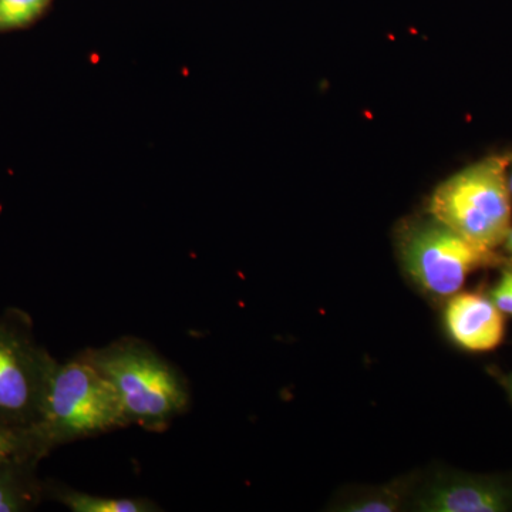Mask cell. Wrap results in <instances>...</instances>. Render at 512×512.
<instances>
[{
    "label": "cell",
    "instance_id": "cell-14",
    "mask_svg": "<svg viewBox=\"0 0 512 512\" xmlns=\"http://www.w3.org/2000/svg\"><path fill=\"white\" fill-rule=\"evenodd\" d=\"M505 247H507L508 251L512 254V227L510 229V232H508L507 238H505L504 241Z\"/></svg>",
    "mask_w": 512,
    "mask_h": 512
},
{
    "label": "cell",
    "instance_id": "cell-11",
    "mask_svg": "<svg viewBox=\"0 0 512 512\" xmlns=\"http://www.w3.org/2000/svg\"><path fill=\"white\" fill-rule=\"evenodd\" d=\"M18 457L35 458L40 461L33 453L26 431L0 429V463Z\"/></svg>",
    "mask_w": 512,
    "mask_h": 512
},
{
    "label": "cell",
    "instance_id": "cell-3",
    "mask_svg": "<svg viewBox=\"0 0 512 512\" xmlns=\"http://www.w3.org/2000/svg\"><path fill=\"white\" fill-rule=\"evenodd\" d=\"M511 163L512 154H495L451 175L433 192V220L477 247H500L512 227Z\"/></svg>",
    "mask_w": 512,
    "mask_h": 512
},
{
    "label": "cell",
    "instance_id": "cell-16",
    "mask_svg": "<svg viewBox=\"0 0 512 512\" xmlns=\"http://www.w3.org/2000/svg\"><path fill=\"white\" fill-rule=\"evenodd\" d=\"M511 167H512V163H511Z\"/></svg>",
    "mask_w": 512,
    "mask_h": 512
},
{
    "label": "cell",
    "instance_id": "cell-9",
    "mask_svg": "<svg viewBox=\"0 0 512 512\" xmlns=\"http://www.w3.org/2000/svg\"><path fill=\"white\" fill-rule=\"evenodd\" d=\"M45 494L73 512H156V503L146 498H113L82 493L64 485L45 484Z\"/></svg>",
    "mask_w": 512,
    "mask_h": 512
},
{
    "label": "cell",
    "instance_id": "cell-12",
    "mask_svg": "<svg viewBox=\"0 0 512 512\" xmlns=\"http://www.w3.org/2000/svg\"><path fill=\"white\" fill-rule=\"evenodd\" d=\"M397 510V503L390 495H376V497L363 498L346 508L353 512H393Z\"/></svg>",
    "mask_w": 512,
    "mask_h": 512
},
{
    "label": "cell",
    "instance_id": "cell-2",
    "mask_svg": "<svg viewBox=\"0 0 512 512\" xmlns=\"http://www.w3.org/2000/svg\"><path fill=\"white\" fill-rule=\"evenodd\" d=\"M82 353L114 387L130 424L161 431L190 409L184 373L144 340L121 338Z\"/></svg>",
    "mask_w": 512,
    "mask_h": 512
},
{
    "label": "cell",
    "instance_id": "cell-5",
    "mask_svg": "<svg viewBox=\"0 0 512 512\" xmlns=\"http://www.w3.org/2000/svg\"><path fill=\"white\" fill-rule=\"evenodd\" d=\"M402 258L414 281L434 295H456L468 275L494 265L497 255L477 247L439 221L421 222L402 239Z\"/></svg>",
    "mask_w": 512,
    "mask_h": 512
},
{
    "label": "cell",
    "instance_id": "cell-15",
    "mask_svg": "<svg viewBox=\"0 0 512 512\" xmlns=\"http://www.w3.org/2000/svg\"><path fill=\"white\" fill-rule=\"evenodd\" d=\"M508 185H510V191L512 194V168L511 171H508Z\"/></svg>",
    "mask_w": 512,
    "mask_h": 512
},
{
    "label": "cell",
    "instance_id": "cell-10",
    "mask_svg": "<svg viewBox=\"0 0 512 512\" xmlns=\"http://www.w3.org/2000/svg\"><path fill=\"white\" fill-rule=\"evenodd\" d=\"M52 0H0V32L35 22Z\"/></svg>",
    "mask_w": 512,
    "mask_h": 512
},
{
    "label": "cell",
    "instance_id": "cell-4",
    "mask_svg": "<svg viewBox=\"0 0 512 512\" xmlns=\"http://www.w3.org/2000/svg\"><path fill=\"white\" fill-rule=\"evenodd\" d=\"M56 365L28 313H0V429L26 431L36 423Z\"/></svg>",
    "mask_w": 512,
    "mask_h": 512
},
{
    "label": "cell",
    "instance_id": "cell-13",
    "mask_svg": "<svg viewBox=\"0 0 512 512\" xmlns=\"http://www.w3.org/2000/svg\"><path fill=\"white\" fill-rule=\"evenodd\" d=\"M491 301L501 312L512 315V271H505L501 281L491 291Z\"/></svg>",
    "mask_w": 512,
    "mask_h": 512
},
{
    "label": "cell",
    "instance_id": "cell-7",
    "mask_svg": "<svg viewBox=\"0 0 512 512\" xmlns=\"http://www.w3.org/2000/svg\"><path fill=\"white\" fill-rule=\"evenodd\" d=\"M511 507V491L478 478L443 481L419 501V510L429 512H503Z\"/></svg>",
    "mask_w": 512,
    "mask_h": 512
},
{
    "label": "cell",
    "instance_id": "cell-6",
    "mask_svg": "<svg viewBox=\"0 0 512 512\" xmlns=\"http://www.w3.org/2000/svg\"><path fill=\"white\" fill-rule=\"evenodd\" d=\"M446 326L451 339L470 352H490L501 345L504 313L480 293H460L448 302Z\"/></svg>",
    "mask_w": 512,
    "mask_h": 512
},
{
    "label": "cell",
    "instance_id": "cell-1",
    "mask_svg": "<svg viewBox=\"0 0 512 512\" xmlns=\"http://www.w3.org/2000/svg\"><path fill=\"white\" fill-rule=\"evenodd\" d=\"M131 426L116 390L83 353L55 367L39 419L26 430L40 461L57 447Z\"/></svg>",
    "mask_w": 512,
    "mask_h": 512
},
{
    "label": "cell",
    "instance_id": "cell-8",
    "mask_svg": "<svg viewBox=\"0 0 512 512\" xmlns=\"http://www.w3.org/2000/svg\"><path fill=\"white\" fill-rule=\"evenodd\" d=\"M35 458L18 457L0 463V512L35 510L43 495L45 484L37 478Z\"/></svg>",
    "mask_w": 512,
    "mask_h": 512
},
{
    "label": "cell",
    "instance_id": "cell-17",
    "mask_svg": "<svg viewBox=\"0 0 512 512\" xmlns=\"http://www.w3.org/2000/svg\"><path fill=\"white\" fill-rule=\"evenodd\" d=\"M511 393H512V389H511Z\"/></svg>",
    "mask_w": 512,
    "mask_h": 512
}]
</instances>
